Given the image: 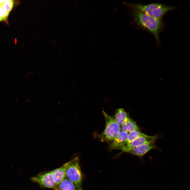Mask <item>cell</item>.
Segmentation results:
<instances>
[{
	"label": "cell",
	"mask_w": 190,
	"mask_h": 190,
	"mask_svg": "<svg viewBox=\"0 0 190 190\" xmlns=\"http://www.w3.org/2000/svg\"><path fill=\"white\" fill-rule=\"evenodd\" d=\"M132 15L137 24L151 33L159 43V34L163 25L161 19L156 18L136 11Z\"/></svg>",
	"instance_id": "6da1fadb"
},
{
	"label": "cell",
	"mask_w": 190,
	"mask_h": 190,
	"mask_svg": "<svg viewBox=\"0 0 190 190\" xmlns=\"http://www.w3.org/2000/svg\"><path fill=\"white\" fill-rule=\"evenodd\" d=\"M130 6L134 11H139L150 16L160 19H161L167 12L176 8L175 7L157 3L147 4H131Z\"/></svg>",
	"instance_id": "7a4b0ae2"
},
{
	"label": "cell",
	"mask_w": 190,
	"mask_h": 190,
	"mask_svg": "<svg viewBox=\"0 0 190 190\" xmlns=\"http://www.w3.org/2000/svg\"><path fill=\"white\" fill-rule=\"evenodd\" d=\"M106 122L104 131L97 135L101 141L110 143L121 131V127L115 120L114 117L107 114L102 110Z\"/></svg>",
	"instance_id": "3957f363"
},
{
	"label": "cell",
	"mask_w": 190,
	"mask_h": 190,
	"mask_svg": "<svg viewBox=\"0 0 190 190\" xmlns=\"http://www.w3.org/2000/svg\"><path fill=\"white\" fill-rule=\"evenodd\" d=\"M66 173V177L73 182L78 190H82L84 175L79 164V159L76 156L70 160Z\"/></svg>",
	"instance_id": "277c9868"
},
{
	"label": "cell",
	"mask_w": 190,
	"mask_h": 190,
	"mask_svg": "<svg viewBox=\"0 0 190 190\" xmlns=\"http://www.w3.org/2000/svg\"><path fill=\"white\" fill-rule=\"evenodd\" d=\"M31 179L41 187L59 190L58 186L53 179L51 170L41 172L31 177Z\"/></svg>",
	"instance_id": "5b68a950"
},
{
	"label": "cell",
	"mask_w": 190,
	"mask_h": 190,
	"mask_svg": "<svg viewBox=\"0 0 190 190\" xmlns=\"http://www.w3.org/2000/svg\"><path fill=\"white\" fill-rule=\"evenodd\" d=\"M154 142L131 148L122 146L118 149L122 152L128 153L138 156L144 155L151 150L156 148Z\"/></svg>",
	"instance_id": "8992f818"
},
{
	"label": "cell",
	"mask_w": 190,
	"mask_h": 190,
	"mask_svg": "<svg viewBox=\"0 0 190 190\" xmlns=\"http://www.w3.org/2000/svg\"><path fill=\"white\" fill-rule=\"evenodd\" d=\"M158 138V137L156 136H150L144 134L123 146L128 148H133L154 142Z\"/></svg>",
	"instance_id": "52a82bcc"
},
{
	"label": "cell",
	"mask_w": 190,
	"mask_h": 190,
	"mask_svg": "<svg viewBox=\"0 0 190 190\" xmlns=\"http://www.w3.org/2000/svg\"><path fill=\"white\" fill-rule=\"evenodd\" d=\"M70 162L69 161L61 167L51 170L53 179L58 186L61 182L66 178V170Z\"/></svg>",
	"instance_id": "ba28073f"
},
{
	"label": "cell",
	"mask_w": 190,
	"mask_h": 190,
	"mask_svg": "<svg viewBox=\"0 0 190 190\" xmlns=\"http://www.w3.org/2000/svg\"><path fill=\"white\" fill-rule=\"evenodd\" d=\"M14 4L13 0H0V22L7 19Z\"/></svg>",
	"instance_id": "9c48e42d"
},
{
	"label": "cell",
	"mask_w": 190,
	"mask_h": 190,
	"mask_svg": "<svg viewBox=\"0 0 190 190\" xmlns=\"http://www.w3.org/2000/svg\"><path fill=\"white\" fill-rule=\"evenodd\" d=\"M128 132L121 131L114 140L109 144L110 150L118 149L126 144Z\"/></svg>",
	"instance_id": "30bf717a"
},
{
	"label": "cell",
	"mask_w": 190,
	"mask_h": 190,
	"mask_svg": "<svg viewBox=\"0 0 190 190\" xmlns=\"http://www.w3.org/2000/svg\"><path fill=\"white\" fill-rule=\"evenodd\" d=\"M114 117L120 126H121L130 118L125 110L122 108H118L116 110Z\"/></svg>",
	"instance_id": "8fae6325"
},
{
	"label": "cell",
	"mask_w": 190,
	"mask_h": 190,
	"mask_svg": "<svg viewBox=\"0 0 190 190\" xmlns=\"http://www.w3.org/2000/svg\"><path fill=\"white\" fill-rule=\"evenodd\" d=\"M121 131L127 132L135 130H140L136 122L130 118L121 126Z\"/></svg>",
	"instance_id": "7c38bea8"
},
{
	"label": "cell",
	"mask_w": 190,
	"mask_h": 190,
	"mask_svg": "<svg viewBox=\"0 0 190 190\" xmlns=\"http://www.w3.org/2000/svg\"><path fill=\"white\" fill-rule=\"evenodd\" d=\"M58 187L59 190H78L73 183L66 177L60 183Z\"/></svg>",
	"instance_id": "4fadbf2b"
},
{
	"label": "cell",
	"mask_w": 190,
	"mask_h": 190,
	"mask_svg": "<svg viewBox=\"0 0 190 190\" xmlns=\"http://www.w3.org/2000/svg\"><path fill=\"white\" fill-rule=\"evenodd\" d=\"M144 134L140 130H135L129 132L126 144L130 142L137 137Z\"/></svg>",
	"instance_id": "5bb4252c"
}]
</instances>
